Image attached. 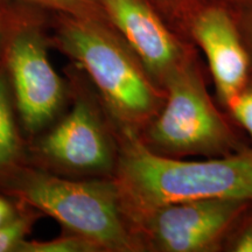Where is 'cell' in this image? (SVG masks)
Instances as JSON below:
<instances>
[{
  "label": "cell",
  "mask_w": 252,
  "mask_h": 252,
  "mask_svg": "<svg viewBox=\"0 0 252 252\" xmlns=\"http://www.w3.org/2000/svg\"><path fill=\"white\" fill-rule=\"evenodd\" d=\"M115 181L134 228L167 204L225 198L252 200V153L206 161H182L156 153L137 132L119 128Z\"/></svg>",
  "instance_id": "cell-1"
},
{
  "label": "cell",
  "mask_w": 252,
  "mask_h": 252,
  "mask_svg": "<svg viewBox=\"0 0 252 252\" xmlns=\"http://www.w3.org/2000/svg\"><path fill=\"white\" fill-rule=\"evenodd\" d=\"M50 45L83 69L119 128L137 132L156 115L152 76L110 21L49 13Z\"/></svg>",
  "instance_id": "cell-2"
},
{
  "label": "cell",
  "mask_w": 252,
  "mask_h": 252,
  "mask_svg": "<svg viewBox=\"0 0 252 252\" xmlns=\"http://www.w3.org/2000/svg\"><path fill=\"white\" fill-rule=\"evenodd\" d=\"M0 186L25 206L89 239L100 251L130 252L141 248L115 179L68 180L19 165L0 176Z\"/></svg>",
  "instance_id": "cell-3"
},
{
  "label": "cell",
  "mask_w": 252,
  "mask_h": 252,
  "mask_svg": "<svg viewBox=\"0 0 252 252\" xmlns=\"http://www.w3.org/2000/svg\"><path fill=\"white\" fill-rule=\"evenodd\" d=\"M48 19L49 12L17 1L1 58L15 110L30 135L52 124L67 94L48 56Z\"/></svg>",
  "instance_id": "cell-4"
},
{
  "label": "cell",
  "mask_w": 252,
  "mask_h": 252,
  "mask_svg": "<svg viewBox=\"0 0 252 252\" xmlns=\"http://www.w3.org/2000/svg\"><path fill=\"white\" fill-rule=\"evenodd\" d=\"M167 100L151 124L150 143L173 153L208 152L224 143L225 127L190 61L166 78Z\"/></svg>",
  "instance_id": "cell-5"
},
{
  "label": "cell",
  "mask_w": 252,
  "mask_h": 252,
  "mask_svg": "<svg viewBox=\"0 0 252 252\" xmlns=\"http://www.w3.org/2000/svg\"><path fill=\"white\" fill-rule=\"evenodd\" d=\"M225 198L185 201L160 207L134 223V231L168 252H197L212 247L241 208ZM140 241V239H139Z\"/></svg>",
  "instance_id": "cell-6"
},
{
  "label": "cell",
  "mask_w": 252,
  "mask_h": 252,
  "mask_svg": "<svg viewBox=\"0 0 252 252\" xmlns=\"http://www.w3.org/2000/svg\"><path fill=\"white\" fill-rule=\"evenodd\" d=\"M45 159L61 168L84 173H115L118 147L96 105L78 97L64 118L39 143Z\"/></svg>",
  "instance_id": "cell-7"
},
{
  "label": "cell",
  "mask_w": 252,
  "mask_h": 252,
  "mask_svg": "<svg viewBox=\"0 0 252 252\" xmlns=\"http://www.w3.org/2000/svg\"><path fill=\"white\" fill-rule=\"evenodd\" d=\"M110 24L152 78H166L190 61V50L151 0H100Z\"/></svg>",
  "instance_id": "cell-8"
},
{
  "label": "cell",
  "mask_w": 252,
  "mask_h": 252,
  "mask_svg": "<svg viewBox=\"0 0 252 252\" xmlns=\"http://www.w3.org/2000/svg\"><path fill=\"white\" fill-rule=\"evenodd\" d=\"M186 33L206 54L220 96L229 104L241 93L248 71L247 49L232 11L222 1L204 5Z\"/></svg>",
  "instance_id": "cell-9"
},
{
  "label": "cell",
  "mask_w": 252,
  "mask_h": 252,
  "mask_svg": "<svg viewBox=\"0 0 252 252\" xmlns=\"http://www.w3.org/2000/svg\"><path fill=\"white\" fill-rule=\"evenodd\" d=\"M15 111L7 74L0 64V176L19 166L23 153Z\"/></svg>",
  "instance_id": "cell-10"
},
{
  "label": "cell",
  "mask_w": 252,
  "mask_h": 252,
  "mask_svg": "<svg viewBox=\"0 0 252 252\" xmlns=\"http://www.w3.org/2000/svg\"><path fill=\"white\" fill-rule=\"evenodd\" d=\"M49 13H60L78 18L108 20L100 0H17Z\"/></svg>",
  "instance_id": "cell-11"
},
{
  "label": "cell",
  "mask_w": 252,
  "mask_h": 252,
  "mask_svg": "<svg viewBox=\"0 0 252 252\" xmlns=\"http://www.w3.org/2000/svg\"><path fill=\"white\" fill-rule=\"evenodd\" d=\"M99 248L89 239L69 232L53 241L39 242L25 239L18 252H97Z\"/></svg>",
  "instance_id": "cell-12"
},
{
  "label": "cell",
  "mask_w": 252,
  "mask_h": 252,
  "mask_svg": "<svg viewBox=\"0 0 252 252\" xmlns=\"http://www.w3.org/2000/svg\"><path fill=\"white\" fill-rule=\"evenodd\" d=\"M35 219V214L20 212L13 220L0 226V252H18L30 235Z\"/></svg>",
  "instance_id": "cell-13"
},
{
  "label": "cell",
  "mask_w": 252,
  "mask_h": 252,
  "mask_svg": "<svg viewBox=\"0 0 252 252\" xmlns=\"http://www.w3.org/2000/svg\"><path fill=\"white\" fill-rule=\"evenodd\" d=\"M222 0H151L165 19L176 20V27L186 33L187 25L194 13L204 5ZM223 2V1H222Z\"/></svg>",
  "instance_id": "cell-14"
},
{
  "label": "cell",
  "mask_w": 252,
  "mask_h": 252,
  "mask_svg": "<svg viewBox=\"0 0 252 252\" xmlns=\"http://www.w3.org/2000/svg\"><path fill=\"white\" fill-rule=\"evenodd\" d=\"M229 105H231L235 118L247 128L252 137V90L243 94L239 93Z\"/></svg>",
  "instance_id": "cell-15"
},
{
  "label": "cell",
  "mask_w": 252,
  "mask_h": 252,
  "mask_svg": "<svg viewBox=\"0 0 252 252\" xmlns=\"http://www.w3.org/2000/svg\"><path fill=\"white\" fill-rule=\"evenodd\" d=\"M15 7H17L15 0H9L0 7V64H1L2 52H4L9 27H11L12 20H13L14 17Z\"/></svg>",
  "instance_id": "cell-16"
},
{
  "label": "cell",
  "mask_w": 252,
  "mask_h": 252,
  "mask_svg": "<svg viewBox=\"0 0 252 252\" xmlns=\"http://www.w3.org/2000/svg\"><path fill=\"white\" fill-rule=\"evenodd\" d=\"M235 19L238 27L241 28V30H243L245 35H247V39L252 43V6L245 7L241 15H239V17H235Z\"/></svg>",
  "instance_id": "cell-17"
},
{
  "label": "cell",
  "mask_w": 252,
  "mask_h": 252,
  "mask_svg": "<svg viewBox=\"0 0 252 252\" xmlns=\"http://www.w3.org/2000/svg\"><path fill=\"white\" fill-rule=\"evenodd\" d=\"M17 208L7 198L0 196V226L8 223L18 215Z\"/></svg>",
  "instance_id": "cell-18"
},
{
  "label": "cell",
  "mask_w": 252,
  "mask_h": 252,
  "mask_svg": "<svg viewBox=\"0 0 252 252\" xmlns=\"http://www.w3.org/2000/svg\"><path fill=\"white\" fill-rule=\"evenodd\" d=\"M236 251L252 252V228H250L241 236L236 244Z\"/></svg>",
  "instance_id": "cell-19"
},
{
  "label": "cell",
  "mask_w": 252,
  "mask_h": 252,
  "mask_svg": "<svg viewBox=\"0 0 252 252\" xmlns=\"http://www.w3.org/2000/svg\"><path fill=\"white\" fill-rule=\"evenodd\" d=\"M222 1L226 5V0H222ZM234 1H238L239 4L245 5L247 7H249V6H252V0H234Z\"/></svg>",
  "instance_id": "cell-20"
},
{
  "label": "cell",
  "mask_w": 252,
  "mask_h": 252,
  "mask_svg": "<svg viewBox=\"0 0 252 252\" xmlns=\"http://www.w3.org/2000/svg\"><path fill=\"white\" fill-rule=\"evenodd\" d=\"M7 1H9V0H0V7H1L2 5H5Z\"/></svg>",
  "instance_id": "cell-21"
}]
</instances>
